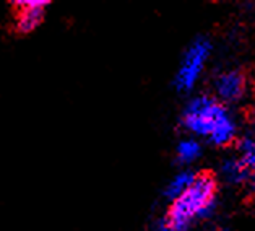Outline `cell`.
I'll use <instances>...</instances> for the list:
<instances>
[{
  "label": "cell",
  "instance_id": "obj_7",
  "mask_svg": "<svg viewBox=\"0 0 255 231\" xmlns=\"http://www.w3.org/2000/svg\"><path fill=\"white\" fill-rule=\"evenodd\" d=\"M249 168L238 157H229L221 165V176L229 184H242L251 178Z\"/></svg>",
  "mask_w": 255,
  "mask_h": 231
},
{
  "label": "cell",
  "instance_id": "obj_6",
  "mask_svg": "<svg viewBox=\"0 0 255 231\" xmlns=\"http://www.w3.org/2000/svg\"><path fill=\"white\" fill-rule=\"evenodd\" d=\"M236 137V124L233 121L231 114L226 111L225 114L220 117V121L216 122V126L208 135L210 143H213L216 147H225L229 145Z\"/></svg>",
  "mask_w": 255,
  "mask_h": 231
},
{
  "label": "cell",
  "instance_id": "obj_8",
  "mask_svg": "<svg viewBox=\"0 0 255 231\" xmlns=\"http://www.w3.org/2000/svg\"><path fill=\"white\" fill-rule=\"evenodd\" d=\"M194 179H195V173H192L190 170H184L177 173L176 176L167 183L164 189V196L169 199V201H176L177 197H180L189 189L190 184L194 183Z\"/></svg>",
  "mask_w": 255,
  "mask_h": 231
},
{
  "label": "cell",
  "instance_id": "obj_4",
  "mask_svg": "<svg viewBox=\"0 0 255 231\" xmlns=\"http://www.w3.org/2000/svg\"><path fill=\"white\" fill-rule=\"evenodd\" d=\"M47 5L49 2H44V0H28V2L18 0V2H15V29L23 34L34 31L44 20Z\"/></svg>",
  "mask_w": 255,
  "mask_h": 231
},
{
  "label": "cell",
  "instance_id": "obj_1",
  "mask_svg": "<svg viewBox=\"0 0 255 231\" xmlns=\"http://www.w3.org/2000/svg\"><path fill=\"white\" fill-rule=\"evenodd\" d=\"M216 209V179L210 173L195 174L194 183L182 196L172 201L164 217L172 231H187L195 218H210Z\"/></svg>",
  "mask_w": 255,
  "mask_h": 231
},
{
  "label": "cell",
  "instance_id": "obj_3",
  "mask_svg": "<svg viewBox=\"0 0 255 231\" xmlns=\"http://www.w3.org/2000/svg\"><path fill=\"white\" fill-rule=\"evenodd\" d=\"M210 52L211 42L208 37L198 36L190 42V46L185 49L184 57L177 68L176 78H174V85H176L177 91L187 93L194 88L210 57Z\"/></svg>",
  "mask_w": 255,
  "mask_h": 231
},
{
  "label": "cell",
  "instance_id": "obj_2",
  "mask_svg": "<svg viewBox=\"0 0 255 231\" xmlns=\"http://www.w3.org/2000/svg\"><path fill=\"white\" fill-rule=\"evenodd\" d=\"M228 109L216 98L200 95L192 98L182 112V126L190 134L208 139L211 130Z\"/></svg>",
  "mask_w": 255,
  "mask_h": 231
},
{
  "label": "cell",
  "instance_id": "obj_5",
  "mask_svg": "<svg viewBox=\"0 0 255 231\" xmlns=\"http://www.w3.org/2000/svg\"><path fill=\"white\" fill-rule=\"evenodd\" d=\"M246 77L238 70L223 72L215 82V91L225 103H236L246 93Z\"/></svg>",
  "mask_w": 255,
  "mask_h": 231
},
{
  "label": "cell",
  "instance_id": "obj_10",
  "mask_svg": "<svg viewBox=\"0 0 255 231\" xmlns=\"http://www.w3.org/2000/svg\"><path fill=\"white\" fill-rule=\"evenodd\" d=\"M239 160L244 163L249 170H255V139L252 137H244L238 143Z\"/></svg>",
  "mask_w": 255,
  "mask_h": 231
},
{
  "label": "cell",
  "instance_id": "obj_9",
  "mask_svg": "<svg viewBox=\"0 0 255 231\" xmlns=\"http://www.w3.org/2000/svg\"><path fill=\"white\" fill-rule=\"evenodd\" d=\"M176 153H177L179 163H182V165L194 163L202 155V145L195 139H184L179 142Z\"/></svg>",
  "mask_w": 255,
  "mask_h": 231
},
{
  "label": "cell",
  "instance_id": "obj_12",
  "mask_svg": "<svg viewBox=\"0 0 255 231\" xmlns=\"http://www.w3.org/2000/svg\"><path fill=\"white\" fill-rule=\"evenodd\" d=\"M251 183H252V189L255 191V170L252 173V178H251Z\"/></svg>",
  "mask_w": 255,
  "mask_h": 231
},
{
  "label": "cell",
  "instance_id": "obj_11",
  "mask_svg": "<svg viewBox=\"0 0 255 231\" xmlns=\"http://www.w3.org/2000/svg\"><path fill=\"white\" fill-rule=\"evenodd\" d=\"M153 231H172V228L169 227V223H167V220L163 217V218H159V220L156 222Z\"/></svg>",
  "mask_w": 255,
  "mask_h": 231
}]
</instances>
